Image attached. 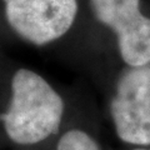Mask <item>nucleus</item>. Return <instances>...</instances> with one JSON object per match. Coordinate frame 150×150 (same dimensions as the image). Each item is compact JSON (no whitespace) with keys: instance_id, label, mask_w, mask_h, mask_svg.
Instances as JSON below:
<instances>
[{"instance_id":"obj_1","label":"nucleus","mask_w":150,"mask_h":150,"mask_svg":"<svg viewBox=\"0 0 150 150\" xmlns=\"http://www.w3.org/2000/svg\"><path fill=\"white\" fill-rule=\"evenodd\" d=\"M9 110L0 118L6 134L18 144H35L58 131L64 103L40 75L20 69L11 83Z\"/></svg>"},{"instance_id":"obj_2","label":"nucleus","mask_w":150,"mask_h":150,"mask_svg":"<svg viewBox=\"0 0 150 150\" xmlns=\"http://www.w3.org/2000/svg\"><path fill=\"white\" fill-rule=\"evenodd\" d=\"M111 116L123 142L150 144V64L121 74L111 101Z\"/></svg>"},{"instance_id":"obj_3","label":"nucleus","mask_w":150,"mask_h":150,"mask_svg":"<svg viewBox=\"0 0 150 150\" xmlns=\"http://www.w3.org/2000/svg\"><path fill=\"white\" fill-rule=\"evenodd\" d=\"M9 25L35 45L51 43L67 33L78 13L76 0H3Z\"/></svg>"},{"instance_id":"obj_4","label":"nucleus","mask_w":150,"mask_h":150,"mask_svg":"<svg viewBox=\"0 0 150 150\" xmlns=\"http://www.w3.org/2000/svg\"><path fill=\"white\" fill-rule=\"evenodd\" d=\"M94 15L118 35L119 50L129 67L150 64V19L140 0H90Z\"/></svg>"},{"instance_id":"obj_5","label":"nucleus","mask_w":150,"mask_h":150,"mask_svg":"<svg viewBox=\"0 0 150 150\" xmlns=\"http://www.w3.org/2000/svg\"><path fill=\"white\" fill-rule=\"evenodd\" d=\"M58 150H99V146L86 133L70 130L59 140Z\"/></svg>"},{"instance_id":"obj_6","label":"nucleus","mask_w":150,"mask_h":150,"mask_svg":"<svg viewBox=\"0 0 150 150\" xmlns=\"http://www.w3.org/2000/svg\"><path fill=\"white\" fill-rule=\"evenodd\" d=\"M139 150H145V149H139Z\"/></svg>"}]
</instances>
